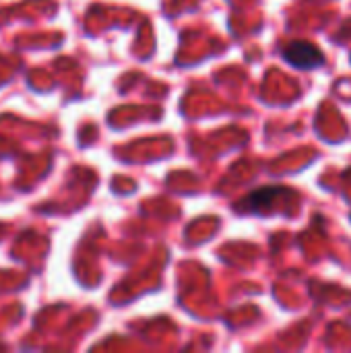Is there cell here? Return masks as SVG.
<instances>
[{"mask_svg":"<svg viewBox=\"0 0 351 353\" xmlns=\"http://www.w3.org/2000/svg\"><path fill=\"white\" fill-rule=\"evenodd\" d=\"M283 60L288 64H292L294 68L310 70V68L321 66L325 62V56L314 43L304 41V39H296V41H290L283 48Z\"/></svg>","mask_w":351,"mask_h":353,"instance_id":"obj_1","label":"cell"},{"mask_svg":"<svg viewBox=\"0 0 351 353\" xmlns=\"http://www.w3.org/2000/svg\"><path fill=\"white\" fill-rule=\"evenodd\" d=\"M281 192H283V190L277 188V186L267 188V190H261V192H254L252 196L246 199V203H250V205H246L244 209H246V211H252V213L265 211V209L269 207V203L273 201V196H277V194H281Z\"/></svg>","mask_w":351,"mask_h":353,"instance_id":"obj_2","label":"cell"}]
</instances>
